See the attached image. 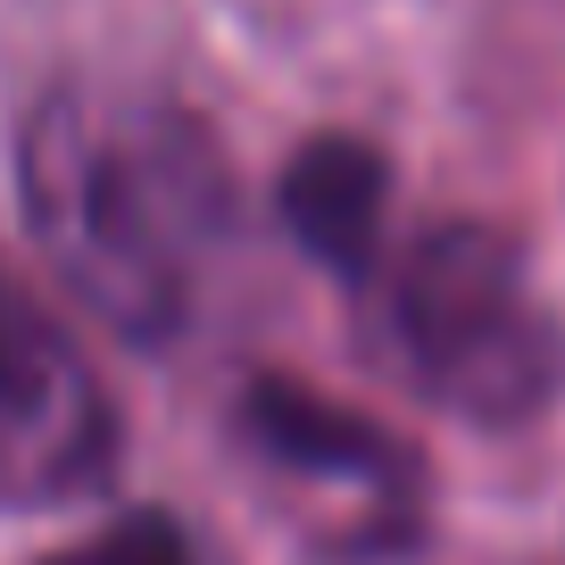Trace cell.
Here are the masks:
<instances>
[{"instance_id": "6", "label": "cell", "mask_w": 565, "mask_h": 565, "mask_svg": "<svg viewBox=\"0 0 565 565\" xmlns=\"http://www.w3.org/2000/svg\"><path fill=\"white\" fill-rule=\"evenodd\" d=\"M51 565H192V541H183L167 515H117L108 532L75 541L67 557H51Z\"/></svg>"}, {"instance_id": "3", "label": "cell", "mask_w": 565, "mask_h": 565, "mask_svg": "<svg viewBox=\"0 0 565 565\" xmlns=\"http://www.w3.org/2000/svg\"><path fill=\"white\" fill-rule=\"evenodd\" d=\"M108 458H117V407L92 358L0 266V499L9 508L84 499Z\"/></svg>"}, {"instance_id": "4", "label": "cell", "mask_w": 565, "mask_h": 565, "mask_svg": "<svg viewBox=\"0 0 565 565\" xmlns=\"http://www.w3.org/2000/svg\"><path fill=\"white\" fill-rule=\"evenodd\" d=\"M249 441L300 482H324V491H358L374 508H399L407 499V458L374 433V424L341 416L333 399L300 383H249Z\"/></svg>"}, {"instance_id": "2", "label": "cell", "mask_w": 565, "mask_h": 565, "mask_svg": "<svg viewBox=\"0 0 565 565\" xmlns=\"http://www.w3.org/2000/svg\"><path fill=\"white\" fill-rule=\"evenodd\" d=\"M391 358L424 399L475 424H524L548 407L565 341L524 275V249L491 225H433L383 275Z\"/></svg>"}, {"instance_id": "5", "label": "cell", "mask_w": 565, "mask_h": 565, "mask_svg": "<svg viewBox=\"0 0 565 565\" xmlns=\"http://www.w3.org/2000/svg\"><path fill=\"white\" fill-rule=\"evenodd\" d=\"M383 200H391L383 159H374L366 141H350V134L308 141L300 159L282 167V225L300 233V249H317V258L341 266V275H366L374 266Z\"/></svg>"}, {"instance_id": "1", "label": "cell", "mask_w": 565, "mask_h": 565, "mask_svg": "<svg viewBox=\"0 0 565 565\" xmlns=\"http://www.w3.org/2000/svg\"><path fill=\"white\" fill-rule=\"evenodd\" d=\"M18 192L51 275L125 341L192 324L225 242V159L200 117L134 84H58L18 134Z\"/></svg>"}]
</instances>
